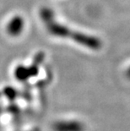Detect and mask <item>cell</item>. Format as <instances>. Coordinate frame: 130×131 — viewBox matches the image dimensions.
Returning <instances> with one entry per match:
<instances>
[{"instance_id":"4","label":"cell","mask_w":130,"mask_h":131,"mask_svg":"<svg viewBox=\"0 0 130 131\" xmlns=\"http://www.w3.org/2000/svg\"><path fill=\"white\" fill-rule=\"evenodd\" d=\"M56 131H82L81 124L75 121L58 122L54 125Z\"/></svg>"},{"instance_id":"2","label":"cell","mask_w":130,"mask_h":131,"mask_svg":"<svg viewBox=\"0 0 130 131\" xmlns=\"http://www.w3.org/2000/svg\"><path fill=\"white\" fill-rule=\"evenodd\" d=\"M38 68H39V66L36 64V63H33L30 67L20 65L15 69V76L19 81H25V80H27L30 78L37 75Z\"/></svg>"},{"instance_id":"3","label":"cell","mask_w":130,"mask_h":131,"mask_svg":"<svg viewBox=\"0 0 130 131\" xmlns=\"http://www.w3.org/2000/svg\"><path fill=\"white\" fill-rule=\"evenodd\" d=\"M24 27H25V21L23 18H21L19 15H16L14 16L8 22L6 30L8 34L10 35L11 37H18L23 31Z\"/></svg>"},{"instance_id":"1","label":"cell","mask_w":130,"mask_h":131,"mask_svg":"<svg viewBox=\"0 0 130 131\" xmlns=\"http://www.w3.org/2000/svg\"><path fill=\"white\" fill-rule=\"evenodd\" d=\"M40 17L45 23L48 31L54 37L70 39L74 42L91 50H99L101 47V41L99 38L78 30H72L56 21L53 12L48 8H42L41 9Z\"/></svg>"},{"instance_id":"5","label":"cell","mask_w":130,"mask_h":131,"mask_svg":"<svg viewBox=\"0 0 130 131\" xmlns=\"http://www.w3.org/2000/svg\"><path fill=\"white\" fill-rule=\"evenodd\" d=\"M4 95L8 97V98L14 99L17 96V91L12 87H7L4 89Z\"/></svg>"}]
</instances>
